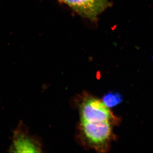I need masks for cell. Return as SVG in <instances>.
<instances>
[{
	"mask_svg": "<svg viewBox=\"0 0 153 153\" xmlns=\"http://www.w3.org/2000/svg\"><path fill=\"white\" fill-rule=\"evenodd\" d=\"M118 125L99 119H79L80 136L85 146L99 153H107L110 150L111 143L116 140L113 130Z\"/></svg>",
	"mask_w": 153,
	"mask_h": 153,
	"instance_id": "1",
	"label": "cell"
},
{
	"mask_svg": "<svg viewBox=\"0 0 153 153\" xmlns=\"http://www.w3.org/2000/svg\"><path fill=\"white\" fill-rule=\"evenodd\" d=\"M40 145L34 138L22 130L16 132L10 148L12 152L15 153H39Z\"/></svg>",
	"mask_w": 153,
	"mask_h": 153,
	"instance_id": "3",
	"label": "cell"
},
{
	"mask_svg": "<svg viewBox=\"0 0 153 153\" xmlns=\"http://www.w3.org/2000/svg\"><path fill=\"white\" fill-rule=\"evenodd\" d=\"M102 101L105 105L111 108L122 102L123 97L119 93L109 92L104 96Z\"/></svg>",
	"mask_w": 153,
	"mask_h": 153,
	"instance_id": "4",
	"label": "cell"
},
{
	"mask_svg": "<svg viewBox=\"0 0 153 153\" xmlns=\"http://www.w3.org/2000/svg\"><path fill=\"white\" fill-rule=\"evenodd\" d=\"M83 17L95 20L108 5V0H59Z\"/></svg>",
	"mask_w": 153,
	"mask_h": 153,
	"instance_id": "2",
	"label": "cell"
}]
</instances>
